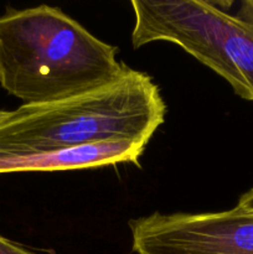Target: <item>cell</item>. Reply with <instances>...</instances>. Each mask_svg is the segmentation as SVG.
<instances>
[{
    "label": "cell",
    "mask_w": 253,
    "mask_h": 254,
    "mask_svg": "<svg viewBox=\"0 0 253 254\" xmlns=\"http://www.w3.org/2000/svg\"><path fill=\"white\" fill-rule=\"evenodd\" d=\"M136 254H253V213L154 212L129 221Z\"/></svg>",
    "instance_id": "277c9868"
},
{
    "label": "cell",
    "mask_w": 253,
    "mask_h": 254,
    "mask_svg": "<svg viewBox=\"0 0 253 254\" xmlns=\"http://www.w3.org/2000/svg\"><path fill=\"white\" fill-rule=\"evenodd\" d=\"M117 54L57 6L0 15V87L22 104L62 101L113 81L124 64Z\"/></svg>",
    "instance_id": "6da1fadb"
},
{
    "label": "cell",
    "mask_w": 253,
    "mask_h": 254,
    "mask_svg": "<svg viewBox=\"0 0 253 254\" xmlns=\"http://www.w3.org/2000/svg\"><path fill=\"white\" fill-rule=\"evenodd\" d=\"M165 114L166 103L154 79L124 64L113 81L98 88L7 111L0 121V156L113 141L148 145Z\"/></svg>",
    "instance_id": "7a4b0ae2"
},
{
    "label": "cell",
    "mask_w": 253,
    "mask_h": 254,
    "mask_svg": "<svg viewBox=\"0 0 253 254\" xmlns=\"http://www.w3.org/2000/svg\"><path fill=\"white\" fill-rule=\"evenodd\" d=\"M236 17L253 26V0H243L240 5V9L236 12Z\"/></svg>",
    "instance_id": "5b68a950"
},
{
    "label": "cell",
    "mask_w": 253,
    "mask_h": 254,
    "mask_svg": "<svg viewBox=\"0 0 253 254\" xmlns=\"http://www.w3.org/2000/svg\"><path fill=\"white\" fill-rule=\"evenodd\" d=\"M236 207L245 211V212L253 213V188L241 196Z\"/></svg>",
    "instance_id": "52a82bcc"
},
{
    "label": "cell",
    "mask_w": 253,
    "mask_h": 254,
    "mask_svg": "<svg viewBox=\"0 0 253 254\" xmlns=\"http://www.w3.org/2000/svg\"><path fill=\"white\" fill-rule=\"evenodd\" d=\"M0 254H36L0 237Z\"/></svg>",
    "instance_id": "8992f818"
},
{
    "label": "cell",
    "mask_w": 253,
    "mask_h": 254,
    "mask_svg": "<svg viewBox=\"0 0 253 254\" xmlns=\"http://www.w3.org/2000/svg\"><path fill=\"white\" fill-rule=\"evenodd\" d=\"M134 49L166 41L180 46L226 79L233 92L253 102V26L221 2L203 0H133Z\"/></svg>",
    "instance_id": "3957f363"
},
{
    "label": "cell",
    "mask_w": 253,
    "mask_h": 254,
    "mask_svg": "<svg viewBox=\"0 0 253 254\" xmlns=\"http://www.w3.org/2000/svg\"><path fill=\"white\" fill-rule=\"evenodd\" d=\"M7 111H4V109H0V121H1L2 118H4L5 116H6Z\"/></svg>",
    "instance_id": "ba28073f"
}]
</instances>
